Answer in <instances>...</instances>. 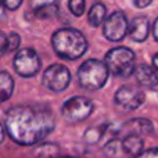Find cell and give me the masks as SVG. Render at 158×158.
I'll return each mask as SVG.
<instances>
[{
  "instance_id": "e0dca14e",
  "label": "cell",
  "mask_w": 158,
  "mask_h": 158,
  "mask_svg": "<svg viewBox=\"0 0 158 158\" xmlns=\"http://www.w3.org/2000/svg\"><path fill=\"white\" fill-rule=\"evenodd\" d=\"M68 8L75 17H82L86 8L85 0H68Z\"/></svg>"
},
{
  "instance_id": "603a6c76",
  "label": "cell",
  "mask_w": 158,
  "mask_h": 158,
  "mask_svg": "<svg viewBox=\"0 0 158 158\" xmlns=\"http://www.w3.org/2000/svg\"><path fill=\"white\" fill-rule=\"evenodd\" d=\"M7 53V35L0 31V57Z\"/></svg>"
},
{
  "instance_id": "9c48e42d",
  "label": "cell",
  "mask_w": 158,
  "mask_h": 158,
  "mask_svg": "<svg viewBox=\"0 0 158 158\" xmlns=\"http://www.w3.org/2000/svg\"><path fill=\"white\" fill-rule=\"evenodd\" d=\"M129 29L128 17L122 10H117L110 14L103 24V35L110 42H121Z\"/></svg>"
},
{
  "instance_id": "44dd1931",
  "label": "cell",
  "mask_w": 158,
  "mask_h": 158,
  "mask_svg": "<svg viewBox=\"0 0 158 158\" xmlns=\"http://www.w3.org/2000/svg\"><path fill=\"white\" fill-rule=\"evenodd\" d=\"M2 2H3V4H4V7L11 11L18 10L22 4V0H2Z\"/></svg>"
},
{
  "instance_id": "7c38bea8",
  "label": "cell",
  "mask_w": 158,
  "mask_h": 158,
  "mask_svg": "<svg viewBox=\"0 0 158 158\" xmlns=\"http://www.w3.org/2000/svg\"><path fill=\"white\" fill-rule=\"evenodd\" d=\"M148 35H150V22H148V18L146 15L135 17L133 21L129 24L128 36L133 42L143 43V42L147 40Z\"/></svg>"
},
{
  "instance_id": "4fadbf2b",
  "label": "cell",
  "mask_w": 158,
  "mask_h": 158,
  "mask_svg": "<svg viewBox=\"0 0 158 158\" xmlns=\"http://www.w3.org/2000/svg\"><path fill=\"white\" fill-rule=\"evenodd\" d=\"M137 83L143 87H156L158 86V75L151 67L148 65H137L133 72Z\"/></svg>"
},
{
  "instance_id": "8fae6325",
  "label": "cell",
  "mask_w": 158,
  "mask_h": 158,
  "mask_svg": "<svg viewBox=\"0 0 158 158\" xmlns=\"http://www.w3.org/2000/svg\"><path fill=\"white\" fill-rule=\"evenodd\" d=\"M154 131V125L150 119L146 118H132L123 122L117 131V137L126 136V135H148Z\"/></svg>"
},
{
  "instance_id": "83f0119b",
  "label": "cell",
  "mask_w": 158,
  "mask_h": 158,
  "mask_svg": "<svg viewBox=\"0 0 158 158\" xmlns=\"http://www.w3.org/2000/svg\"><path fill=\"white\" fill-rule=\"evenodd\" d=\"M153 65H154V68L158 71V53L153 57Z\"/></svg>"
},
{
  "instance_id": "ac0fdd59",
  "label": "cell",
  "mask_w": 158,
  "mask_h": 158,
  "mask_svg": "<svg viewBox=\"0 0 158 158\" xmlns=\"http://www.w3.org/2000/svg\"><path fill=\"white\" fill-rule=\"evenodd\" d=\"M21 44V36L17 32H10L7 35V52H15L19 49Z\"/></svg>"
},
{
  "instance_id": "d6986e66",
  "label": "cell",
  "mask_w": 158,
  "mask_h": 158,
  "mask_svg": "<svg viewBox=\"0 0 158 158\" xmlns=\"http://www.w3.org/2000/svg\"><path fill=\"white\" fill-rule=\"evenodd\" d=\"M57 13H58V4H54V6H49V7H44L42 10L36 11L35 15L40 19H47V18L54 17Z\"/></svg>"
},
{
  "instance_id": "9a60e30c",
  "label": "cell",
  "mask_w": 158,
  "mask_h": 158,
  "mask_svg": "<svg viewBox=\"0 0 158 158\" xmlns=\"http://www.w3.org/2000/svg\"><path fill=\"white\" fill-rule=\"evenodd\" d=\"M14 92V79L8 72L0 71V104L10 100Z\"/></svg>"
},
{
  "instance_id": "4316f807",
  "label": "cell",
  "mask_w": 158,
  "mask_h": 158,
  "mask_svg": "<svg viewBox=\"0 0 158 158\" xmlns=\"http://www.w3.org/2000/svg\"><path fill=\"white\" fill-rule=\"evenodd\" d=\"M4 133H6V131H4V126L0 123V144L3 143V140H4Z\"/></svg>"
},
{
  "instance_id": "5bb4252c",
  "label": "cell",
  "mask_w": 158,
  "mask_h": 158,
  "mask_svg": "<svg viewBox=\"0 0 158 158\" xmlns=\"http://www.w3.org/2000/svg\"><path fill=\"white\" fill-rule=\"evenodd\" d=\"M106 15H107V7L101 2H96L90 7L89 13H87V22H89L90 27L97 28L101 24H104Z\"/></svg>"
},
{
  "instance_id": "484cf974",
  "label": "cell",
  "mask_w": 158,
  "mask_h": 158,
  "mask_svg": "<svg viewBox=\"0 0 158 158\" xmlns=\"http://www.w3.org/2000/svg\"><path fill=\"white\" fill-rule=\"evenodd\" d=\"M4 17H6V7H4V4H3V2L0 0V19L4 18Z\"/></svg>"
},
{
  "instance_id": "52a82bcc",
  "label": "cell",
  "mask_w": 158,
  "mask_h": 158,
  "mask_svg": "<svg viewBox=\"0 0 158 158\" xmlns=\"http://www.w3.org/2000/svg\"><path fill=\"white\" fill-rule=\"evenodd\" d=\"M14 71L22 78H32L40 71L42 61L38 52L32 47H24L17 50L13 60Z\"/></svg>"
},
{
  "instance_id": "2e32d148",
  "label": "cell",
  "mask_w": 158,
  "mask_h": 158,
  "mask_svg": "<svg viewBox=\"0 0 158 158\" xmlns=\"http://www.w3.org/2000/svg\"><path fill=\"white\" fill-rule=\"evenodd\" d=\"M107 125H100V126H93V128H89L83 135V139L86 143L89 144H94L98 140L103 137V135L106 133Z\"/></svg>"
},
{
  "instance_id": "7a4b0ae2",
  "label": "cell",
  "mask_w": 158,
  "mask_h": 158,
  "mask_svg": "<svg viewBox=\"0 0 158 158\" xmlns=\"http://www.w3.org/2000/svg\"><path fill=\"white\" fill-rule=\"evenodd\" d=\"M52 46L60 58L75 61L87 52L89 43L81 31L75 28H61L53 33Z\"/></svg>"
},
{
  "instance_id": "3957f363",
  "label": "cell",
  "mask_w": 158,
  "mask_h": 158,
  "mask_svg": "<svg viewBox=\"0 0 158 158\" xmlns=\"http://www.w3.org/2000/svg\"><path fill=\"white\" fill-rule=\"evenodd\" d=\"M78 83L85 90H98L104 87L110 77L108 67L104 61L97 58H89L83 61L77 72Z\"/></svg>"
},
{
  "instance_id": "d4e9b609",
  "label": "cell",
  "mask_w": 158,
  "mask_h": 158,
  "mask_svg": "<svg viewBox=\"0 0 158 158\" xmlns=\"http://www.w3.org/2000/svg\"><path fill=\"white\" fill-rule=\"evenodd\" d=\"M153 35H154V39L158 42V17L156 21H154V25H153Z\"/></svg>"
},
{
  "instance_id": "7402d4cb",
  "label": "cell",
  "mask_w": 158,
  "mask_h": 158,
  "mask_svg": "<svg viewBox=\"0 0 158 158\" xmlns=\"http://www.w3.org/2000/svg\"><path fill=\"white\" fill-rule=\"evenodd\" d=\"M135 158H158V147L148 148V150H143L142 153Z\"/></svg>"
},
{
  "instance_id": "5b68a950",
  "label": "cell",
  "mask_w": 158,
  "mask_h": 158,
  "mask_svg": "<svg viewBox=\"0 0 158 158\" xmlns=\"http://www.w3.org/2000/svg\"><path fill=\"white\" fill-rule=\"evenodd\" d=\"M142 136L139 135H126L111 139L104 146V154L108 158H135L143 151Z\"/></svg>"
},
{
  "instance_id": "cb8c5ba5",
  "label": "cell",
  "mask_w": 158,
  "mask_h": 158,
  "mask_svg": "<svg viewBox=\"0 0 158 158\" xmlns=\"http://www.w3.org/2000/svg\"><path fill=\"white\" fill-rule=\"evenodd\" d=\"M153 0H133V4L136 6L137 8H146L147 6L151 4Z\"/></svg>"
},
{
  "instance_id": "277c9868",
  "label": "cell",
  "mask_w": 158,
  "mask_h": 158,
  "mask_svg": "<svg viewBox=\"0 0 158 158\" xmlns=\"http://www.w3.org/2000/svg\"><path fill=\"white\" fill-rule=\"evenodd\" d=\"M135 60H136V56L133 50L126 46H118L107 53L104 63L114 77L128 78L136 69Z\"/></svg>"
},
{
  "instance_id": "ba28073f",
  "label": "cell",
  "mask_w": 158,
  "mask_h": 158,
  "mask_svg": "<svg viewBox=\"0 0 158 158\" xmlns=\"http://www.w3.org/2000/svg\"><path fill=\"white\" fill-rule=\"evenodd\" d=\"M71 83V72L63 64H52L43 71L42 85L50 92L61 93Z\"/></svg>"
},
{
  "instance_id": "8992f818",
  "label": "cell",
  "mask_w": 158,
  "mask_h": 158,
  "mask_svg": "<svg viewBox=\"0 0 158 158\" xmlns=\"http://www.w3.org/2000/svg\"><path fill=\"white\" fill-rule=\"evenodd\" d=\"M94 111V103L85 96H74L61 107V115L69 123H78L87 119Z\"/></svg>"
},
{
  "instance_id": "f1b7e54d",
  "label": "cell",
  "mask_w": 158,
  "mask_h": 158,
  "mask_svg": "<svg viewBox=\"0 0 158 158\" xmlns=\"http://www.w3.org/2000/svg\"><path fill=\"white\" fill-rule=\"evenodd\" d=\"M53 158H75V157H53Z\"/></svg>"
},
{
  "instance_id": "6da1fadb",
  "label": "cell",
  "mask_w": 158,
  "mask_h": 158,
  "mask_svg": "<svg viewBox=\"0 0 158 158\" xmlns=\"http://www.w3.org/2000/svg\"><path fill=\"white\" fill-rule=\"evenodd\" d=\"M56 128V119L49 107L19 104L6 112V131L19 146H33L44 140Z\"/></svg>"
},
{
  "instance_id": "30bf717a",
  "label": "cell",
  "mask_w": 158,
  "mask_h": 158,
  "mask_svg": "<svg viewBox=\"0 0 158 158\" xmlns=\"http://www.w3.org/2000/svg\"><path fill=\"white\" fill-rule=\"evenodd\" d=\"M146 100V94L143 90L137 89V87L129 86H121L119 89L115 92L114 96V103L118 107L123 108L125 111H133L137 110Z\"/></svg>"
},
{
  "instance_id": "ffe728a7",
  "label": "cell",
  "mask_w": 158,
  "mask_h": 158,
  "mask_svg": "<svg viewBox=\"0 0 158 158\" xmlns=\"http://www.w3.org/2000/svg\"><path fill=\"white\" fill-rule=\"evenodd\" d=\"M57 2L58 0H29V6L33 13H36V11L42 10V8H44V7L57 4Z\"/></svg>"
}]
</instances>
